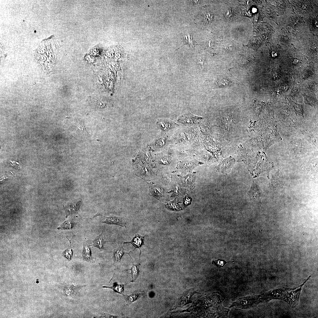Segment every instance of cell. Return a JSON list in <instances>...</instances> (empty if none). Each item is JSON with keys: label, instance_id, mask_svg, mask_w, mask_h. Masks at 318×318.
I'll list each match as a JSON object with an SVG mask.
<instances>
[{"label": "cell", "instance_id": "obj_1", "mask_svg": "<svg viewBox=\"0 0 318 318\" xmlns=\"http://www.w3.org/2000/svg\"><path fill=\"white\" fill-rule=\"evenodd\" d=\"M71 131L72 134L78 138H87L89 135L85 128L83 123L81 121L77 119L72 120Z\"/></svg>", "mask_w": 318, "mask_h": 318}, {"label": "cell", "instance_id": "obj_2", "mask_svg": "<svg viewBox=\"0 0 318 318\" xmlns=\"http://www.w3.org/2000/svg\"><path fill=\"white\" fill-rule=\"evenodd\" d=\"M250 199L254 202L259 203L262 197L261 191L259 187L253 181L251 188L248 192Z\"/></svg>", "mask_w": 318, "mask_h": 318}, {"label": "cell", "instance_id": "obj_3", "mask_svg": "<svg viewBox=\"0 0 318 318\" xmlns=\"http://www.w3.org/2000/svg\"><path fill=\"white\" fill-rule=\"evenodd\" d=\"M82 201L78 199L64 206V209L66 214V218L77 213L82 204Z\"/></svg>", "mask_w": 318, "mask_h": 318}, {"label": "cell", "instance_id": "obj_4", "mask_svg": "<svg viewBox=\"0 0 318 318\" xmlns=\"http://www.w3.org/2000/svg\"><path fill=\"white\" fill-rule=\"evenodd\" d=\"M201 118V117L188 113L182 115L179 117L178 121L184 125H191L196 123Z\"/></svg>", "mask_w": 318, "mask_h": 318}, {"label": "cell", "instance_id": "obj_5", "mask_svg": "<svg viewBox=\"0 0 318 318\" xmlns=\"http://www.w3.org/2000/svg\"><path fill=\"white\" fill-rule=\"evenodd\" d=\"M83 242L82 255L83 259L90 263H93L94 259L92 256L90 246L88 244L86 238Z\"/></svg>", "mask_w": 318, "mask_h": 318}, {"label": "cell", "instance_id": "obj_6", "mask_svg": "<svg viewBox=\"0 0 318 318\" xmlns=\"http://www.w3.org/2000/svg\"><path fill=\"white\" fill-rule=\"evenodd\" d=\"M106 218V220L102 221V223L108 224L117 225L122 227L126 226L125 221L121 217L112 216Z\"/></svg>", "mask_w": 318, "mask_h": 318}, {"label": "cell", "instance_id": "obj_7", "mask_svg": "<svg viewBox=\"0 0 318 318\" xmlns=\"http://www.w3.org/2000/svg\"><path fill=\"white\" fill-rule=\"evenodd\" d=\"M158 125L161 129L168 130L174 128L176 124L170 121L164 120L158 122Z\"/></svg>", "mask_w": 318, "mask_h": 318}, {"label": "cell", "instance_id": "obj_8", "mask_svg": "<svg viewBox=\"0 0 318 318\" xmlns=\"http://www.w3.org/2000/svg\"><path fill=\"white\" fill-rule=\"evenodd\" d=\"M83 286H74L72 285H68L64 287V292L66 295L67 296H71L76 293L77 291L81 289Z\"/></svg>", "mask_w": 318, "mask_h": 318}, {"label": "cell", "instance_id": "obj_9", "mask_svg": "<svg viewBox=\"0 0 318 318\" xmlns=\"http://www.w3.org/2000/svg\"><path fill=\"white\" fill-rule=\"evenodd\" d=\"M93 244L92 245V246L100 250L103 249V246L105 242L104 241L102 233L96 237L93 241Z\"/></svg>", "mask_w": 318, "mask_h": 318}, {"label": "cell", "instance_id": "obj_10", "mask_svg": "<svg viewBox=\"0 0 318 318\" xmlns=\"http://www.w3.org/2000/svg\"><path fill=\"white\" fill-rule=\"evenodd\" d=\"M141 294L138 292H134L129 295H123L127 305H128L136 300Z\"/></svg>", "mask_w": 318, "mask_h": 318}, {"label": "cell", "instance_id": "obj_11", "mask_svg": "<svg viewBox=\"0 0 318 318\" xmlns=\"http://www.w3.org/2000/svg\"><path fill=\"white\" fill-rule=\"evenodd\" d=\"M291 103L295 112L304 117L303 104H299L293 101H291Z\"/></svg>", "mask_w": 318, "mask_h": 318}, {"label": "cell", "instance_id": "obj_12", "mask_svg": "<svg viewBox=\"0 0 318 318\" xmlns=\"http://www.w3.org/2000/svg\"><path fill=\"white\" fill-rule=\"evenodd\" d=\"M144 237L139 234L137 235L132 241L130 243L132 244L136 247L140 248L143 244Z\"/></svg>", "mask_w": 318, "mask_h": 318}, {"label": "cell", "instance_id": "obj_13", "mask_svg": "<svg viewBox=\"0 0 318 318\" xmlns=\"http://www.w3.org/2000/svg\"><path fill=\"white\" fill-rule=\"evenodd\" d=\"M123 253V249L122 247H119L115 251L113 256L114 263H117L120 261Z\"/></svg>", "mask_w": 318, "mask_h": 318}, {"label": "cell", "instance_id": "obj_14", "mask_svg": "<svg viewBox=\"0 0 318 318\" xmlns=\"http://www.w3.org/2000/svg\"><path fill=\"white\" fill-rule=\"evenodd\" d=\"M124 285H119L115 283L112 286H103V288H109L112 289L115 292L121 294L123 295V291L124 289Z\"/></svg>", "mask_w": 318, "mask_h": 318}, {"label": "cell", "instance_id": "obj_15", "mask_svg": "<svg viewBox=\"0 0 318 318\" xmlns=\"http://www.w3.org/2000/svg\"><path fill=\"white\" fill-rule=\"evenodd\" d=\"M304 103L309 105L313 107H315L317 105V101L315 98L311 96H304Z\"/></svg>", "mask_w": 318, "mask_h": 318}, {"label": "cell", "instance_id": "obj_16", "mask_svg": "<svg viewBox=\"0 0 318 318\" xmlns=\"http://www.w3.org/2000/svg\"><path fill=\"white\" fill-rule=\"evenodd\" d=\"M74 223L71 221L68 220L65 221L58 228V229H70L74 226Z\"/></svg>", "mask_w": 318, "mask_h": 318}, {"label": "cell", "instance_id": "obj_17", "mask_svg": "<svg viewBox=\"0 0 318 318\" xmlns=\"http://www.w3.org/2000/svg\"><path fill=\"white\" fill-rule=\"evenodd\" d=\"M132 277V281H134L136 279L139 274L138 266L133 264L130 269Z\"/></svg>", "mask_w": 318, "mask_h": 318}, {"label": "cell", "instance_id": "obj_18", "mask_svg": "<svg viewBox=\"0 0 318 318\" xmlns=\"http://www.w3.org/2000/svg\"><path fill=\"white\" fill-rule=\"evenodd\" d=\"M185 40L186 42V44H189L192 48V47H195L196 44H198L193 39L191 34L190 35H188L187 36H185Z\"/></svg>", "mask_w": 318, "mask_h": 318}, {"label": "cell", "instance_id": "obj_19", "mask_svg": "<svg viewBox=\"0 0 318 318\" xmlns=\"http://www.w3.org/2000/svg\"><path fill=\"white\" fill-rule=\"evenodd\" d=\"M63 255L69 261H70L72 255V251L71 249L68 248L63 251Z\"/></svg>", "mask_w": 318, "mask_h": 318}, {"label": "cell", "instance_id": "obj_20", "mask_svg": "<svg viewBox=\"0 0 318 318\" xmlns=\"http://www.w3.org/2000/svg\"><path fill=\"white\" fill-rule=\"evenodd\" d=\"M229 262H227L223 260L218 259L217 260L213 261L212 264L219 267H223L226 263Z\"/></svg>", "mask_w": 318, "mask_h": 318}, {"label": "cell", "instance_id": "obj_21", "mask_svg": "<svg viewBox=\"0 0 318 318\" xmlns=\"http://www.w3.org/2000/svg\"><path fill=\"white\" fill-rule=\"evenodd\" d=\"M225 78H221L219 79L218 81L220 83L219 85L222 86H227L229 83V81Z\"/></svg>", "mask_w": 318, "mask_h": 318}]
</instances>
